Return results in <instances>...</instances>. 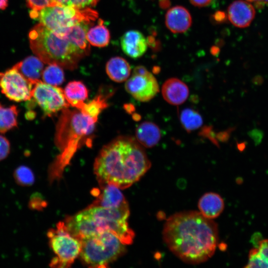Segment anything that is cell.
Listing matches in <instances>:
<instances>
[{
	"instance_id": "obj_1",
	"label": "cell",
	"mask_w": 268,
	"mask_h": 268,
	"mask_svg": "<svg viewBox=\"0 0 268 268\" xmlns=\"http://www.w3.org/2000/svg\"><path fill=\"white\" fill-rule=\"evenodd\" d=\"M217 224L199 211L176 213L166 220L163 239L169 250L183 262L200 264L209 260L218 244Z\"/></svg>"
},
{
	"instance_id": "obj_2",
	"label": "cell",
	"mask_w": 268,
	"mask_h": 268,
	"mask_svg": "<svg viewBox=\"0 0 268 268\" xmlns=\"http://www.w3.org/2000/svg\"><path fill=\"white\" fill-rule=\"evenodd\" d=\"M150 167L142 145L133 137L122 135L102 147L93 169L99 184H113L123 189L138 181Z\"/></svg>"
},
{
	"instance_id": "obj_3",
	"label": "cell",
	"mask_w": 268,
	"mask_h": 268,
	"mask_svg": "<svg viewBox=\"0 0 268 268\" xmlns=\"http://www.w3.org/2000/svg\"><path fill=\"white\" fill-rule=\"evenodd\" d=\"M129 205L116 208L89 206L64 222L70 233L79 240L98 232L108 231L116 235L125 245L130 244L134 234L127 222Z\"/></svg>"
},
{
	"instance_id": "obj_4",
	"label": "cell",
	"mask_w": 268,
	"mask_h": 268,
	"mask_svg": "<svg viewBox=\"0 0 268 268\" xmlns=\"http://www.w3.org/2000/svg\"><path fill=\"white\" fill-rule=\"evenodd\" d=\"M97 120L77 109L71 110L67 108L62 111L55 137L56 145L61 153L52 165L50 175L58 174L83 145H91Z\"/></svg>"
},
{
	"instance_id": "obj_5",
	"label": "cell",
	"mask_w": 268,
	"mask_h": 268,
	"mask_svg": "<svg viewBox=\"0 0 268 268\" xmlns=\"http://www.w3.org/2000/svg\"><path fill=\"white\" fill-rule=\"evenodd\" d=\"M29 40L32 52L44 63L56 64L67 69H75L88 55L67 37L56 34L40 23L30 31Z\"/></svg>"
},
{
	"instance_id": "obj_6",
	"label": "cell",
	"mask_w": 268,
	"mask_h": 268,
	"mask_svg": "<svg viewBox=\"0 0 268 268\" xmlns=\"http://www.w3.org/2000/svg\"><path fill=\"white\" fill-rule=\"evenodd\" d=\"M79 256L91 268H106L123 255L125 244L114 234L103 231L81 238Z\"/></svg>"
},
{
	"instance_id": "obj_7",
	"label": "cell",
	"mask_w": 268,
	"mask_h": 268,
	"mask_svg": "<svg viewBox=\"0 0 268 268\" xmlns=\"http://www.w3.org/2000/svg\"><path fill=\"white\" fill-rule=\"evenodd\" d=\"M29 14L32 18L39 20L40 23L61 36H64L70 28L79 23H94L98 17V13L91 7L77 8L59 5L48 6L39 11L31 10Z\"/></svg>"
},
{
	"instance_id": "obj_8",
	"label": "cell",
	"mask_w": 268,
	"mask_h": 268,
	"mask_svg": "<svg viewBox=\"0 0 268 268\" xmlns=\"http://www.w3.org/2000/svg\"><path fill=\"white\" fill-rule=\"evenodd\" d=\"M47 236L50 246L55 254L50 266L52 268L69 267L79 255L80 240L70 233L64 222H59L56 229H50Z\"/></svg>"
},
{
	"instance_id": "obj_9",
	"label": "cell",
	"mask_w": 268,
	"mask_h": 268,
	"mask_svg": "<svg viewBox=\"0 0 268 268\" xmlns=\"http://www.w3.org/2000/svg\"><path fill=\"white\" fill-rule=\"evenodd\" d=\"M32 97L42 109L45 116L51 117L70 106L65 98L64 90L41 80L34 84Z\"/></svg>"
},
{
	"instance_id": "obj_10",
	"label": "cell",
	"mask_w": 268,
	"mask_h": 268,
	"mask_svg": "<svg viewBox=\"0 0 268 268\" xmlns=\"http://www.w3.org/2000/svg\"><path fill=\"white\" fill-rule=\"evenodd\" d=\"M34 85L14 67L0 72V89L11 100L21 102L30 100Z\"/></svg>"
},
{
	"instance_id": "obj_11",
	"label": "cell",
	"mask_w": 268,
	"mask_h": 268,
	"mask_svg": "<svg viewBox=\"0 0 268 268\" xmlns=\"http://www.w3.org/2000/svg\"><path fill=\"white\" fill-rule=\"evenodd\" d=\"M126 91L135 99L147 102L159 92V85L155 77L149 72L145 74H133L126 81Z\"/></svg>"
},
{
	"instance_id": "obj_12",
	"label": "cell",
	"mask_w": 268,
	"mask_h": 268,
	"mask_svg": "<svg viewBox=\"0 0 268 268\" xmlns=\"http://www.w3.org/2000/svg\"><path fill=\"white\" fill-rule=\"evenodd\" d=\"M101 190L95 189L93 193L96 196L90 206H100L106 208H116L128 206L120 188L110 184H100Z\"/></svg>"
},
{
	"instance_id": "obj_13",
	"label": "cell",
	"mask_w": 268,
	"mask_h": 268,
	"mask_svg": "<svg viewBox=\"0 0 268 268\" xmlns=\"http://www.w3.org/2000/svg\"><path fill=\"white\" fill-rule=\"evenodd\" d=\"M256 11L253 5L247 0H236L228 7V18L231 23L239 28L250 25L254 19Z\"/></svg>"
},
{
	"instance_id": "obj_14",
	"label": "cell",
	"mask_w": 268,
	"mask_h": 268,
	"mask_svg": "<svg viewBox=\"0 0 268 268\" xmlns=\"http://www.w3.org/2000/svg\"><path fill=\"white\" fill-rule=\"evenodd\" d=\"M123 52L129 57L137 59L141 57L147 48V41L143 35L137 30L126 32L121 38Z\"/></svg>"
},
{
	"instance_id": "obj_15",
	"label": "cell",
	"mask_w": 268,
	"mask_h": 268,
	"mask_svg": "<svg viewBox=\"0 0 268 268\" xmlns=\"http://www.w3.org/2000/svg\"><path fill=\"white\" fill-rule=\"evenodd\" d=\"M167 28L173 33H182L191 26L192 19L190 13L185 7L175 6L169 9L165 15Z\"/></svg>"
},
{
	"instance_id": "obj_16",
	"label": "cell",
	"mask_w": 268,
	"mask_h": 268,
	"mask_svg": "<svg viewBox=\"0 0 268 268\" xmlns=\"http://www.w3.org/2000/svg\"><path fill=\"white\" fill-rule=\"evenodd\" d=\"M189 90L187 85L177 78L167 79L162 87V94L164 100L173 105L183 103L187 99Z\"/></svg>"
},
{
	"instance_id": "obj_17",
	"label": "cell",
	"mask_w": 268,
	"mask_h": 268,
	"mask_svg": "<svg viewBox=\"0 0 268 268\" xmlns=\"http://www.w3.org/2000/svg\"><path fill=\"white\" fill-rule=\"evenodd\" d=\"M199 211L205 217L213 219L219 216L224 208L221 197L213 192L203 194L198 202Z\"/></svg>"
},
{
	"instance_id": "obj_18",
	"label": "cell",
	"mask_w": 268,
	"mask_h": 268,
	"mask_svg": "<svg viewBox=\"0 0 268 268\" xmlns=\"http://www.w3.org/2000/svg\"><path fill=\"white\" fill-rule=\"evenodd\" d=\"M65 98L69 105L76 109L80 110L84 101L88 96V90L81 81L74 80L69 82L64 89Z\"/></svg>"
},
{
	"instance_id": "obj_19",
	"label": "cell",
	"mask_w": 268,
	"mask_h": 268,
	"mask_svg": "<svg viewBox=\"0 0 268 268\" xmlns=\"http://www.w3.org/2000/svg\"><path fill=\"white\" fill-rule=\"evenodd\" d=\"M161 136L159 128L151 122H142L135 130L136 140L140 145L146 148H151L156 145Z\"/></svg>"
},
{
	"instance_id": "obj_20",
	"label": "cell",
	"mask_w": 268,
	"mask_h": 268,
	"mask_svg": "<svg viewBox=\"0 0 268 268\" xmlns=\"http://www.w3.org/2000/svg\"><path fill=\"white\" fill-rule=\"evenodd\" d=\"M27 79L35 84L40 80L43 70V62L37 57L29 56L13 66Z\"/></svg>"
},
{
	"instance_id": "obj_21",
	"label": "cell",
	"mask_w": 268,
	"mask_h": 268,
	"mask_svg": "<svg viewBox=\"0 0 268 268\" xmlns=\"http://www.w3.org/2000/svg\"><path fill=\"white\" fill-rule=\"evenodd\" d=\"M131 68L128 62L120 57L111 58L106 65V71L109 78L116 82L126 81L130 75Z\"/></svg>"
},
{
	"instance_id": "obj_22",
	"label": "cell",
	"mask_w": 268,
	"mask_h": 268,
	"mask_svg": "<svg viewBox=\"0 0 268 268\" xmlns=\"http://www.w3.org/2000/svg\"><path fill=\"white\" fill-rule=\"evenodd\" d=\"M113 94L112 89H105L104 87L99 90V93L91 101L84 104L79 110L83 113L97 119L102 111L107 108V99Z\"/></svg>"
},
{
	"instance_id": "obj_23",
	"label": "cell",
	"mask_w": 268,
	"mask_h": 268,
	"mask_svg": "<svg viewBox=\"0 0 268 268\" xmlns=\"http://www.w3.org/2000/svg\"><path fill=\"white\" fill-rule=\"evenodd\" d=\"M247 268H268V239L261 240L249 254Z\"/></svg>"
},
{
	"instance_id": "obj_24",
	"label": "cell",
	"mask_w": 268,
	"mask_h": 268,
	"mask_svg": "<svg viewBox=\"0 0 268 268\" xmlns=\"http://www.w3.org/2000/svg\"><path fill=\"white\" fill-rule=\"evenodd\" d=\"M103 23L101 19H99L97 24L89 28L87 32L86 39L93 46L104 47L109 43L110 32Z\"/></svg>"
},
{
	"instance_id": "obj_25",
	"label": "cell",
	"mask_w": 268,
	"mask_h": 268,
	"mask_svg": "<svg viewBox=\"0 0 268 268\" xmlns=\"http://www.w3.org/2000/svg\"><path fill=\"white\" fill-rule=\"evenodd\" d=\"M18 112L14 105L6 107L0 103V133H4L17 126Z\"/></svg>"
},
{
	"instance_id": "obj_26",
	"label": "cell",
	"mask_w": 268,
	"mask_h": 268,
	"mask_svg": "<svg viewBox=\"0 0 268 268\" xmlns=\"http://www.w3.org/2000/svg\"><path fill=\"white\" fill-rule=\"evenodd\" d=\"M180 119L183 128L190 132L199 128L202 124L201 115L191 108H186L181 113Z\"/></svg>"
},
{
	"instance_id": "obj_27",
	"label": "cell",
	"mask_w": 268,
	"mask_h": 268,
	"mask_svg": "<svg viewBox=\"0 0 268 268\" xmlns=\"http://www.w3.org/2000/svg\"><path fill=\"white\" fill-rule=\"evenodd\" d=\"M41 77L44 82L57 86L61 85L65 81L63 67L56 64H49L43 69Z\"/></svg>"
},
{
	"instance_id": "obj_28",
	"label": "cell",
	"mask_w": 268,
	"mask_h": 268,
	"mask_svg": "<svg viewBox=\"0 0 268 268\" xmlns=\"http://www.w3.org/2000/svg\"><path fill=\"white\" fill-rule=\"evenodd\" d=\"M13 176L16 183L20 186H31L35 181L33 172L26 166L21 165L17 167L14 172Z\"/></svg>"
},
{
	"instance_id": "obj_29",
	"label": "cell",
	"mask_w": 268,
	"mask_h": 268,
	"mask_svg": "<svg viewBox=\"0 0 268 268\" xmlns=\"http://www.w3.org/2000/svg\"><path fill=\"white\" fill-rule=\"evenodd\" d=\"M47 205V202L39 193H34L30 197L29 207L33 210H41Z\"/></svg>"
},
{
	"instance_id": "obj_30",
	"label": "cell",
	"mask_w": 268,
	"mask_h": 268,
	"mask_svg": "<svg viewBox=\"0 0 268 268\" xmlns=\"http://www.w3.org/2000/svg\"><path fill=\"white\" fill-rule=\"evenodd\" d=\"M99 0H66V6L84 8L95 6Z\"/></svg>"
},
{
	"instance_id": "obj_31",
	"label": "cell",
	"mask_w": 268,
	"mask_h": 268,
	"mask_svg": "<svg viewBox=\"0 0 268 268\" xmlns=\"http://www.w3.org/2000/svg\"><path fill=\"white\" fill-rule=\"evenodd\" d=\"M27 5L31 10L39 11L50 6H54L53 0H26Z\"/></svg>"
},
{
	"instance_id": "obj_32",
	"label": "cell",
	"mask_w": 268,
	"mask_h": 268,
	"mask_svg": "<svg viewBox=\"0 0 268 268\" xmlns=\"http://www.w3.org/2000/svg\"><path fill=\"white\" fill-rule=\"evenodd\" d=\"M10 151V143L5 137L0 135V161L5 158Z\"/></svg>"
},
{
	"instance_id": "obj_33",
	"label": "cell",
	"mask_w": 268,
	"mask_h": 268,
	"mask_svg": "<svg viewBox=\"0 0 268 268\" xmlns=\"http://www.w3.org/2000/svg\"><path fill=\"white\" fill-rule=\"evenodd\" d=\"M190 2L194 6L199 7L208 5L211 0H189Z\"/></svg>"
},
{
	"instance_id": "obj_34",
	"label": "cell",
	"mask_w": 268,
	"mask_h": 268,
	"mask_svg": "<svg viewBox=\"0 0 268 268\" xmlns=\"http://www.w3.org/2000/svg\"><path fill=\"white\" fill-rule=\"evenodd\" d=\"M249 2H253L257 8H262L268 5V0H246Z\"/></svg>"
},
{
	"instance_id": "obj_35",
	"label": "cell",
	"mask_w": 268,
	"mask_h": 268,
	"mask_svg": "<svg viewBox=\"0 0 268 268\" xmlns=\"http://www.w3.org/2000/svg\"><path fill=\"white\" fill-rule=\"evenodd\" d=\"M149 72L147 69L142 66H138L134 68L133 74H145Z\"/></svg>"
},
{
	"instance_id": "obj_36",
	"label": "cell",
	"mask_w": 268,
	"mask_h": 268,
	"mask_svg": "<svg viewBox=\"0 0 268 268\" xmlns=\"http://www.w3.org/2000/svg\"><path fill=\"white\" fill-rule=\"evenodd\" d=\"M225 18V14L222 12L218 11L214 15V19L217 21H221Z\"/></svg>"
},
{
	"instance_id": "obj_37",
	"label": "cell",
	"mask_w": 268,
	"mask_h": 268,
	"mask_svg": "<svg viewBox=\"0 0 268 268\" xmlns=\"http://www.w3.org/2000/svg\"><path fill=\"white\" fill-rule=\"evenodd\" d=\"M159 6L163 9L168 8L170 5V2L169 0H159Z\"/></svg>"
},
{
	"instance_id": "obj_38",
	"label": "cell",
	"mask_w": 268,
	"mask_h": 268,
	"mask_svg": "<svg viewBox=\"0 0 268 268\" xmlns=\"http://www.w3.org/2000/svg\"><path fill=\"white\" fill-rule=\"evenodd\" d=\"M26 117L28 120H32L33 119L35 116H36V113L34 112L33 111H29L26 114Z\"/></svg>"
},
{
	"instance_id": "obj_39",
	"label": "cell",
	"mask_w": 268,
	"mask_h": 268,
	"mask_svg": "<svg viewBox=\"0 0 268 268\" xmlns=\"http://www.w3.org/2000/svg\"><path fill=\"white\" fill-rule=\"evenodd\" d=\"M8 5V0H0V9H4Z\"/></svg>"
}]
</instances>
